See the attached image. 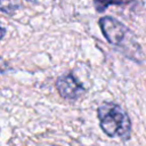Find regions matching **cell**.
Segmentation results:
<instances>
[{
    "instance_id": "obj_5",
    "label": "cell",
    "mask_w": 146,
    "mask_h": 146,
    "mask_svg": "<svg viewBox=\"0 0 146 146\" xmlns=\"http://www.w3.org/2000/svg\"><path fill=\"white\" fill-rule=\"evenodd\" d=\"M15 9V5L11 0H0V11L13 13Z\"/></svg>"
},
{
    "instance_id": "obj_3",
    "label": "cell",
    "mask_w": 146,
    "mask_h": 146,
    "mask_svg": "<svg viewBox=\"0 0 146 146\" xmlns=\"http://www.w3.org/2000/svg\"><path fill=\"white\" fill-rule=\"evenodd\" d=\"M55 86L59 96L64 99L75 100L86 92V88L73 73H66L58 76Z\"/></svg>"
},
{
    "instance_id": "obj_7",
    "label": "cell",
    "mask_w": 146,
    "mask_h": 146,
    "mask_svg": "<svg viewBox=\"0 0 146 146\" xmlns=\"http://www.w3.org/2000/svg\"><path fill=\"white\" fill-rule=\"evenodd\" d=\"M5 32H6V31H5V29L0 26V39H2V36L5 35Z\"/></svg>"
},
{
    "instance_id": "obj_1",
    "label": "cell",
    "mask_w": 146,
    "mask_h": 146,
    "mask_svg": "<svg viewBox=\"0 0 146 146\" xmlns=\"http://www.w3.org/2000/svg\"><path fill=\"white\" fill-rule=\"evenodd\" d=\"M98 25L104 38L110 44L116 47L132 62L138 64L144 62V51L137 42L135 33L128 26L112 16H104L99 18Z\"/></svg>"
},
{
    "instance_id": "obj_4",
    "label": "cell",
    "mask_w": 146,
    "mask_h": 146,
    "mask_svg": "<svg viewBox=\"0 0 146 146\" xmlns=\"http://www.w3.org/2000/svg\"><path fill=\"white\" fill-rule=\"evenodd\" d=\"M136 0H94V7L97 13H104L110 6H127Z\"/></svg>"
},
{
    "instance_id": "obj_2",
    "label": "cell",
    "mask_w": 146,
    "mask_h": 146,
    "mask_svg": "<svg viewBox=\"0 0 146 146\" xmlns=\"http://www.w3.org/2000/svg\"><path fill=\"white\" fill-rule=\"evenodd\" d=\"M102 130L108 137H119L125 141L131 136V121L128 113L116 103L104 102L97 108Z\"/></svg>"
},
{
    "instance_id": "obj_6",
    "label": "cell",
    "mask_w": 146,
    "mask_h": 146,
    "mask_svg": "<svg viewBox=\"0 0 146 146\" xmlns=\"http://www.w3.org/2000/svg\"><path fill=\"white\" fill-rule=\"evenodd\" d=\"M8 68H9V66H8L7 62H6L2 57H0V72H5V71H7Z\"/></svg>"
}]
</instances>
